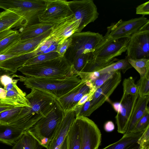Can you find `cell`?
I'll use <instances>...</instances> for the list:
<instances>
[{"label":"cell","mask_w":149,"mask_h":149,"mask_svg":"<svg viewBox=\"0 0 149 149\" xmlns=\"http://www.w3.org/2000/svg\"><path fill=\"white\" fill-rule=\"evenodd\" d=\"M121 80L120 72L117 71L110 79L96 90L92 97L91 105L87 117L89 116L107 100L120 84Z\"/></svg>","instance_id":"cell-11"},{"label":"cell","mask_w":149,"mask_h":149,"mask_svg":"<svg viewBox=\"0 0 149 149\" xmlns=\"http://www.w3.org/2000/svg\"><path fill=\"white\" fill-rule=\"evenodd\" d=\"M42 148L27 131L24 132L12 149H41Z\"/></svg>","instance_id":"cell-25"},{"label":"cell","mask_w":149,"mask_h":149,"mask_svg":"<svg viewBox=\"0 0 149 149\" xmlns=\"http://www.w3.org/2000/svg\"><path fill=\"white\" fill-rule=\"evenodd\" d=\"M26 96L29 107H23L19 114L10 124L27 131L52 109L57 100L53 95L45 91L31 89Z\"/></svg>","instance_id":"cell-1"},{"label":"cell","mask_w":149,"mask_h":149,"mask_svg":"<svg viewBox=\"0 0 149 149\" xmlns=\"http://www.w3.org/2000/svg\"><path fill=\"white\" fill-rule=\"evenodd\" d=\"M112 107L115 111L118 113L120 111L122 107V105L120 102H116L112 103Z\"/></svg>","instance_id":"cell-47"},{"label":"cell","mask_w":149,"mask_h":149,"mask_svg":"<svg viewBox=\"0 0 149 149\" xmlns=\"http://www.w3.org/2000/svg\"><path fill=\"white\" fill-rule=\"evenodd\" d=\"M28 88L43 91L54 95L57 100L68 93L77 86L81 80L77 75L62 79H52L24 77L14 74Z\"/></svg>","instance_id":"cell-2"},{"label":"cell","mask_w":149,"mask_h":149,"mask_svg":"<svg viewBox=\"0 0 149 149\" xmlns=\"http://www.w3.org/2000/svg\"><path fill=\"white\" fill-rule=\"evenodd\" d=\"M15 106L0 103V113Z\"/></svg>","instance_id":"cell-46"},{"label":"cell","mask_w":149,"mask_h":149,"mask_svg":"<svg viewBox=\"0 0 149 149\" xmlns=\"http://www.w3.org/2000/svg\"><path fill=\"white\" fill-rule=\"evenodd\" d=\"M59 57L56 51H53L37 55L27 61L23 66L42 63Z\"/></svg>","instance_id":"cell-31"},{"label":"cell","mask_w":149,"mask_h":149,"mask_svg":"<svg viewBox=\"0 0 149 149\" xmlns=\"http://www.w3.org/2000/svg\"><path fill=\"white\" fill-rule=\"evenodd\" d=\"M26 26L25 20L15 8H10L0 13V32Z\"/></svg>","instance_id":"cell-19"},{"label":"cell","mask_w":149,"mask_h":149,"mask_svg":"<svg viewBox=\"0 0 149 149\" xmlns=\"http://www.w3.org/2000/svg\"><path fill=\"white\" fill-rule=\"evenodd\" d=\"M149 95L138 97L136 102L127 129L124 134L131 133L138 122L143 116L149 109L148 105Z\"/></svg>","instance_id":"cell-22"},{"label":"cell","mask_w":149,"mask_h":149,"mask_svg":"<svg viewBox=\"0 0 149 149\" xmlns=\"http://www.w3.org/2000/svg\"><path fill=\"white\" fill-rule=\"evenodd\" d=\"M91 59L88 62L81 72H91L97 71L118 60L115 58L107 62L99 63Z\"/></svg>","instance_id":"cell-33"},{"label":"cell","mask_w":149,"mask_h":149,"mask_svg":"<svg viewBox=\"0 0 149 149\" xmlns=\"http://www.w3.org/2000/svg\"><path fill=\"white\" fill-rule=\"evenodd\" d=\"M6 91L4 88L0 87V100L6 98Z\"/></svg>","instance_id":"cell-49"},{"label":"cell","mask_w":149,"mask_h":149,"mask_svg":"<svg viewBox=\"0 0 149 149\" xmlns=\"http://www.w3.org/2000/svg\"><path fill=\"white\" fill-rule=\"evenodd\" d=\"M137 142L139 149H149V127L143 132Z\"/></svg>","instance_id":"cell-38"},{"label":"cell","mask_w":149,"mask_h":149,"mask_svg":"<svg viewBox=\"0 0 149 149\" xmlns=\"http://www.w3.org/2000/svg\"><path fill=\"white\" fill-rule=\"evenodd\" d=\"M115 125L113 122L111 121H108L104 124V128L105 131L107 132H111L115 129Z\"/></svg>","instance_id":"cell-44"},{"label":"cell","mask_w":149,"mask_h":149,"mask_svg":"<svg viewBox=\"0 0 149 149\" xmlns=\"http://www.w3.org/2000/svg\"><path fill=\"white\" fill-rule=\"evenodd\" d=\"M144 131L123 134L118 141L102 149H139L137 141Z\"/></svg>","instance_id":"cell-24"},{"label":"cell","mask_w":149,"mask_h":149,"mask_svg":"<svg viewBox=\"0 0 149 149\" xmlns=\"http://www.w3.org/2000/svg\"><path fill=\"white\" fill-rule=\"evenodd\" d=\"M73 17L68 1L65 0H46L45 9L38 17V22L57 24Z\"/></svg>","instance_id":"cell-9"},{"label":"cell","mask_w":149,"mask_h":149,"mask_svg":"<svg viewBox=\"0 0 149 149\" xmlns=\"http://www.w3.org/2000/svg\"><path fill=\"white\" fill-rule=\"evenodd\" d=\"M70 37L71 44L64 56L72 64L80 55L94 52L103 36L99 33L87 31L75 33Z\"/></svg>","instance_id":"cell-5"},{"label":"cell","mask_w":149,"mask_h":149,"mask_svg":"<svg viewBox=\"0 0 149 149\" xmlns=\"http://www.w3.org/2000/svg\"><path fill=\"white\" fill-rule=\"evenodd\" d=\"M115 72L100 74L99 77L95 80L93 81H90L92 86L90 90L95 93L96 90L110 79Z\"/></svg>","instance_id":"cell-36"},{"label":"cell","mask_w":149,"mask_h":149,"mask_svg":"<svg viewBox=\"0 0 149 149\" xmlns=\"http://www.w3.org/2000/svg\"><path fill=\"white\" fill-rule=\"evenodd\" d=\"M149 127V110L138 122L131 133H138L144 131Z\"/></svg>","instance_id":"cell-37"},{"label":"cell","mask_w":149,"mask_h":149,"mask_svg":"<svg viewBox=\"0 0 149 149\" xmlns=\"http://www.w3.org/2000/svg\"><path fill=\"white\" fill-rule=\"evenodd\" d=\"M94 93V92L90 90V91L88 93L82 97L78 102L76 106H82L88 100H91L92 97Z\"/></svg>","instance_id":"cell-43"},{"label":"cell","mask_w":149,"mask_h":149,"mask_svg":"<svg viewBox=\"0 0 149 149\" xmlns=\"http://www.w3.org/2000/svg\"><path fill=\"white\" fill-rule=\"evenodd\" d=\"M90 90L89 87L81 81L77 86L57 100L64 111L74 109L79 101Z\"/></svg>","instance_id":"cell-18"},{"label":"cell","mask_w":149,"mask_h":149,"mask_svg":"<svg viewBox=\"0 0 149 149\" xmlns=\"http://www.w3.org/2000/svg\"><path fill=\"white\" fill-rule=\"evenodd\" d=\"M18 79H14L12 88L7 91L6 98L0 100V103L14 106L29 107L26 93L17 86Z\"/></svg>","instance_id":"cell-20"},{"label":"cell","mask_w":149,"mask_h":149,"mask_svg":"<svg viewBox=\"0 0 149 149\" xmlns=\"http://www.w3.org/2000/svg\"><path fill=\"white\" fill-rule=\"evenodd\" d=\"M2 86H3L0 81V87H2Z\"/></svg>","instance_id":"cell-52"},{"label":"cell","mask_w":149,"mask_h":149,"mask_svg":"<svg viewBox=\"0 0 149 149\" xmlns=\"http://www.w3.org/2000/svg\"><path fill=\"white\" fill-rule=\"evenodd\" d=\"M126 51L127 58L149 59V30L139 31L132 35Z\"/></svg>","instance_id":"cell-12"},{"label":"cell","mask_w":149,"mask_h":149,"mask_svg":"<svg viewBox=\"0 0 149 149\" xmlns=\"http://www.w3.org/2000/svg\"><path fill=\"white\" fill-rule=\"evenodd\" d=\"M100 74L98 71H96L91 72H81L77 73V75L81 81L86 82L94 81L99 77Z\"/></svg>","instance_id":"cell-39"},{"label":"cell","mask_w":149,"mask_h":149,"mask_svg":"<svg viewBox=\"0 0 149 149\" xmlns=\"http://www.w3.org/2000/svg\"><path fill=\"white\" fill-rule=\"evenodd\" d=\"M46 5V0H0V8L16 9L25 20L26 26L36 23Z\"/></svg>","instance_id":"cell-7"},{"label":"cell","mask_w":149,"mask_h":149,"mask_svg":"<svg viewBox=\"0 0 149 149\" xmlns=\"http://www.w3.org/2000/svg\"><path fill=\"white\" fill-rule=\"evenodd\" d=\"M56 24L39 22L20 28L19 31L20 40L27 39L39 36L52 29Z\"/></svg>","instance_id":"cell-21"},{"label":"cell","mask_w":149,"mask_h":149,"mask_svg":"<svg viewBox=\"0 0 149 149\" xmlns=\"http://www.w3.org/2000/svg\"><path fill=\"white\" fill-rule=\"evenodd\" d=\"M14 74L13 72L0 68V77L3 74H7L10 76Z\"/></svg>","instance_id":"cell-50"},{"label":"cell","mask_w":149,"mask_h":149,"mask_svg":"<svg viewBox=\"0 0 149 149\" xmlns=\"http://www.w3.org/2000/svg\"><path fill=\"white\" fill-rule=\"evenodd\" d=\"M15 56H16L12 55L0 54V62L8 59Z\"/></svg>","instance_id":"cell-48"},{"label":"cell","mask_w":149,"mask_h":149,"mask_svg":"<svg viewBox=\"0 0 149 149\" xmlns=\"http://www.w3.org/2000/svg\"><path fill=\"white\" fill-rule=\"evenodd\" d=\"M16 30L10 29L0 32V41L15 32Z\"/></svg>","instance_id":"cell-45"},{"label":"cell","mask_w":149,"mask_h":149,"mask_svg":"<svg viewBox=\"0 0 149 149\" xmlns=\"http://www.w3.org/2000/svg\"><path fill=\"white\" fill-rule=\"evenodd\" d=\"M149 21L147 18L142 16L126 21L120 19L117 22L112 24L107 27L106 33L95 49L119 39L130 38L134 34L140 31Z\"/></svg>","instance_id":"cell-6"},{"label":"cell","mask_w":149,"mask_h":149,"mask_svg":"<svg viewBox=\"0 0 149 149\" xmlns=\"http://www.w3.org/2000/svg\"><path fill=\"white\" fill-rule=\"evenodd\" d=\"M132 67L128 61L127 58L118 59L111 64L97 71L100 74L115 72L121 70L124 73Z\"/></svg>","instance_id":"cell-27"},{"label":"cell","mask_w":149,"mask_h":149,"mask_svg":"<svg viewBox=\"0 0 149 149\" xmlns=\"http://www.w3.org/2000/svg\"><path fill=\"white\" fill-rule=\"evenodd\" d=\"M138 96V94L135 95H123L120 102L122 107L115 117L118 133L123 134L126 133Z\"/></svg>","instance_id":"cell-14"},{"label":"cell","mask_w":149,"mask_h":149,"mask_svg":"<svg viewBox=\"0 0 149 149\" xmlns=\"http://www.w3.org/2000/svg\"><path fill=\"white\" fill-rule=\"evenodd\" d=\"M92 52L83 54L77 57L73 61L72 65L74 75L81 72L88 62L92 58Z\"/></svg>","instance_id":"cell-30"},{"label":"cell","mask_w":149,"mask_h":149,"mask_svg":"<svg viewBox=\"0 0 149 149\" xmlns=\"http://www.w3.org/2000/svg\"><path fill=\"white\" fill-rule=\"evenodd\" d=\"M25 131L13 125L0 124V142L13 146Z\"/></svg>","instance_id":"cell-23"},{"label":"cell","mask_w":149,"mask_h":149,"mask_svg":"<svg viewBox=\"0 0 149 149\" xmlns=\"http://www.w3.org/2000/svg\"><path fill=\"white\" fill-rule=\"evenodd\" d=\"M64 112L63 118L54 133L48 149H54L61 147L76 119L74 109Z\"/></svg>","instance_id":"cell-17"},{"label":"cell","mask_w":149,"mask_h":149,"mask_svg":"<svg viewBox=\"0 0 149 149\" xmlns=\"http://www.w3.org/2000/svg\"><path fill=\"white\" fill-rule=\"evenodd\" d=\"M15 106L0 113V124H10L17 117L22 107Z\"/></svg>","instance_id":"cell-28"},{"label":"cell","mask_w":149,"mask_h":149,"mask_svg":"<svg viewBox=\"0 0 149 149\" xmlns=\"http://www.w3.org/2000/svg\"><path fill=\"white\" fill-rule=\"evenodd\" d=\"M136 85L139 96L149 95V72L144 76L140 77Z\"/></svg>","instance_id":"cell-35"},{"label":"cell","mask_w":149,"mask_h":149,"mask_svg":"<svg viewBox=\"0 0 149 149\" xmlns=\"http://www.w3.org/2000/svg\"><path fill=\"white\" fill-rule=\"evenodd\" d=\"M68 3L73 17L81 21L78 32H81L87 25L98 17L97 6L92 0H74L68 1Z\"/></svg>","instance_id":"cell-10"},{"label":"cell","mask_w":149,"mask_h":149,"mask_svg":"<svg viewBox=\"0 0 149 149\" xmlns=\"http://www.w3.org/2000/svg\"><path fill=\"white\" fill-rule=\"evenodd\" d=\"M136 14L144 16L149 14V1H148L138 6L136 8Z\"/></svg>","instance_id":"cell-41"},{"label":"cell","mask_w":149,"mask_h":149,"mask_svg":"<svg viewBox=\"0 0 149 149\" xmlns=\"http://www.w3.org/2000/svg\"><path fill=\"white\" fill-rule=\"evenodd\" d=\"M65 112L56 100L52 111L27 130L42 148L48 149L54 133Z\"/></svg>","instance_id":"cell-4"},{"label":"cell","mask_w":149,"mask_h":149,"mask_svg":"<svg viewBox=\"0 0 149 149\" xmlns=\"http://www.w3.org/2000/svg\"><path fill=\"white\" fill-rule=\"evenodd\" d=\"M60 149H67V136L61 145Z\"/></svg>","instance_id":"cell-51"},{"label":"cell","mask_w":149,"mask_h":149,"mask_svg":"<svg viewBox=\"0 0 149 149\" xmlns=\"http://www.w3.org/2000/svg\"><path fill=\"white\" fill-rule=\"evenodd\" d=\"M72 42V39L70 37L66 39L63 43L58 45L56 52L61 57L63 56Z\"/></svg>","instance_id":"cell-40"},{"label":"cell","mask_w":149,"mask_h":149,"mask_svg":"<svg viewBox=\"0 0 149 149\" xmlns=\"http://www.w3.org/2000/svg\"><path fill=\"white\" fill-rule=\"evenodd\" d=\"M52 30L35 38L24 40L20 39L1 54L17 56L31 52L49 36Z\"/></svg>","instance_id":"cell-15"},{"label":"cell","mask_w":149,"mask_h":149,"mask_svg":"<svg viewBox=\"0 0 149 149\" xmlns=\"http://www.w3.org/2000/svg\"><path fill=\"white\" fill-rule=\"evenodd\" d=\"M20 39L19 32L16 31L0 41V54Z\"/></svg>","instance_id":"cell-32"},{"label":"cell","mask_w":149,"mask_h":149,"mask_svg":"<svg viewBox=\"0 0 149 149\" xmlns=\"http://www.w3.org/2000/svg\"><path fill=\"white\" fill-rule=\"evenodd\" d=\"M67 149H80L81 135L75 119L67 135Z\"/></svg>","instance_id":"cell-26"},{"label":"cell","mask_w":149,"mask_h":149,"mask_svg":"<svg viewBox=\"0 0 149 149\" xmlns=\"http://www.w3.org/2000/svg\"><path fill=\"white\" fill-rule=\"evenodd\" d=\"M12 77L7 74H3L0 77V81L3 87L13 82Z\"/></svg>","instance_id":"cell-42"},{"label":"cell","mask_w":149,"mask_h":149,"mask_svg":"<svg viewBox=\"0 0 149 149\" xmlns=\"http://www.w3.org/2000/svg\"><path fill=\"white\" fill-rule=\"evenodd\" d=\"M75 121L80 129V149H98L102 134L96 124L87 117L83 116L76 117Z\"/></svg>","instance_id":"cell-8"},{"label":"cell","mask_w":149,"mask_h":149,"mask_svg":"<svg viewBox=\"0 0 149 149\" xmlns=\"http://www.w3.org/2000/svg\"><path fill=\"white\" fill-rule=\"evenodd\" d=\"M127 59L132 67L139 74L140 77L144 76L149 72V59L143 58L134 59L127 58Z\"/></svg>","instance_id":"cell-29"},{"label":"cell","mask_w":149,"mask_h":149,"mask_svg":"<svg viewBox=\"0 0 149 149\" xmlns=\"http://www.w3.org/2000/svg\"><path fill=\"white\" fill-rule=\"evenodd\" d=\"M81 21L73 17L56 24L49 36L58 45L63 43L74 33L78 32Z\"/></svg>","instance_id":"cell-16"},{"label":"cell","mask_w":149,"mask_h":149,"mask_svg":"<svg viewBox=\"0 0 149 149\" xmlns=\"http://www.w3.org/2000/svg\"><path fill=\"white\" fill-rule=\"evenodd\" d=\"M130 38H125L108 43L92 52V60L99 63L109 62L121 55L127 49Z\"/></svg>","instance_id":"cell-13"},{"label":"cell","mask_w":149,"mask_h":149,"mask_svg":"<svg viewBox=\"0 0 149 149\" xmlns=\"http://www.w3.org/2000/svg\"><path fill=\"white\" fill-rule=\"evenodd\" d=\"M26 77L62 79L74 75L72 65L64 56L42 63L23 66L18 70Z\"/></svg>","instance_id":"cell-3"},{"label":"cell","mask_w":149,"mask_h":149,"mask_svg":"<svg viewBox=\"0 0 149 149\" xmlns=\"http://www.w3.org/2000/svg\"><path fill=\"white\" fill-rule=\"evenodd\" d=\"M124 95H135L138 94V87L133 78L130 77L124 79L123 83Z\"/></svg>","instance_id":"cell-34"}]
</instances>
